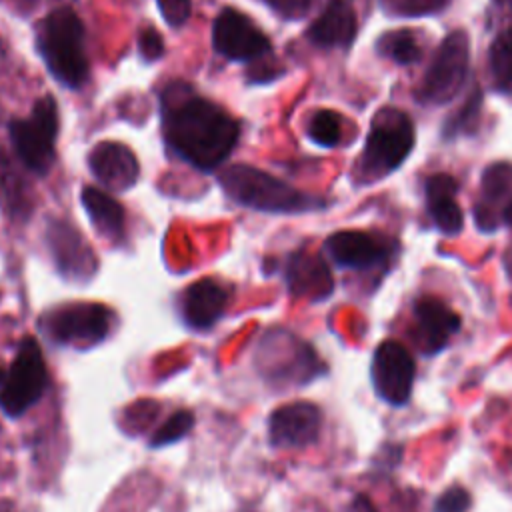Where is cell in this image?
I'll return each instance as SVG.
<instances>
[{
    "mask_svg": "<svg viewBox=\"0 0 512 512\" xmlns=\"http://www.w3.org/2000/svg\"><path fill=\"white\" fill-rule=\"evenodd\" d=\"M168 146L198 170L218 168L240 136V124L222 106L198 96L192 86L172 82L160 98Z\"/></svg>",
    "mask_w": 512,
    "mask_h": 512,
    "instance_id": "6da1fadb",
    "label": "cell"
},
{
    "mask_svg": "<svg viewBox=\"0 0 512 512\" xmlns=\"http://www.w3.org/2000/svg\"><path fill=\"white\" fill-rule=\"evenodd\" d=\"M36 48L50 74L66 88L78 90L90 74L86 32L70 6L54 8L44 16L36 34Z\"/></svg>",
    "mask_w": 512,
    "mask_h": 512,
    "instance_id": "7a4b0ae2",
    "label": "cell"
},
{
    "mask_svg": "<svg viewBox=\"0 0 512 512\" xmlns=\"http://www.w3.org/2000/svg\"><path fill=\"white\" fill-rule=\"evenodd\" d=\"M218 182L226 196L236 204L260 212L292 214L318 206L316 198L248 164H232L222 168L218 172Z\"/></svg>",
    "mask_w": 512,
    "mask_h": 512,
    "instance_id": "3957f363",
    "label": "cell"
},
{
    "mask_svg": "<svg viewBox=\"0 0 512 512\" xmlns=\"http://www.w3.org/2000/svg\"><path fill=\"white\" fill-rule=\"evenodd\" d=\"M58 126V104L50 94L36 100L30 116L16 118L8 124L14 152L30 172L40 176L50 172Z\"/></svg>",
    "mask_w": 512,
    "mask_h": 512,
    "instance_id": "277c9868",
    "label": "cell"
},
{
    "mask_svg": "<svg viewBox=\"0 0 512 512\" xmlns=\"http://www.w3.org/2000/svg\"><path fill=\"white\" fill-rule=\"evenodd\" d=\"M412 146L414 128L410 118L396 108H384L372 120L360 158V170L368 180L380 178L400 166Z\"/></svg>",
    "mask_w": 512,
    "mask_h": 512,
    "instance_id": "5b68a950",
    "label": "cell"
},
{
    "mask_svg": "<svg viewBox=\"0 0 512 512\" xmlns=\"http://www.w3.org/2000/svg\"><path fill=\"white\" fill-rule=\"evenodd\" d=\"M48 386V370L34 338H24L0 388V408L16 418L32 408Z\"/></svg>",
    "mask_w": 512,
    "mask_h": 512,
    "instance_id": "8992f818",
    "label": "cell"
},
{
    "mask_svg": "<svg viewBox=\"0 0 512 512\" xmlns=\"http://www.w3.org/2000/svg\"><path fill=\"white\" fill-rule=\"evenodd\" d=\"M112 324V310L94 302L64 304L40 318V326L54 342L78 348L102 342L108 336Z\"/></svg>",
    "mask_w": 512,
    "mask_h": 512,
    "instance_id": "52a82bcc",
    "label": "cell"
},
{
    "mask_svg": "<svg viewBox=\"0 0 512 512\" xmlns=\"http://www.w3.org/2000/svg\"><path fill=\"white\" fill-rule=\"evenodd\" d=\"M468 60H470L468 36L462 30L448 34L438 46L432 58V64L424 74V80L420 86V98L428 104L450 102L460 92L466 80Z\"/></svg>",
    "mask_w": 512,
    "mask_h": 512,
    "instance_id": "ba28073f",
    "label": "cell"
},
{
    "mask_svg": "<svg viewBox=\"0 0 512 512\" xmlns=\"http://www.w3.org/2000/svg\"><path fill=\"white\" fill-rule=\"evenodd\" d=\"M212 46L218 54L234 62L260 60L270 52L268 36L240 10L226 6L214 18Z\"/></svg>",
    "mask_w": 512,
    "mask_h": 512,
    "instance_id": "9c48e42d",
    "label": "cell"
},
{
    "mask_svg": "<svg viewBox=\"0 0 512 512\" xmlns=\"http://www.w3.org/2000/svg\"><path fill=\"white\" fill-rule=\"evenodd\" d=\"M416 366L410 352L396 340L378 344L372 358V384L376 394L392 404L402 406L412 394Z\"/></svg>",
    "mask_w": 512,
    "mask_h": 512,
    "instance_id": "30bf717a",
    "label": "cell"
},
{
    "mask_svg": "<svg viewBox=\"0 0 512 512\" xmlns=\"http://www.w3.org/2000/svg\"><path fill=\"white\" fill-rule=\"evenodd\" d=\"M46 246L58 268L68 280H90L98 268L96 254L84 236L66 220L52 218L46 228Z\"/></svg>",
    "mask_w": 512,
    "mask_h": 512,
    "instance_id": "8fae6325",
    "label": "cell"
},
{
    "mask_svg": "<svg viewBox=\"0 0 512 512\" xmlns=\"http://www.w3.org/2000/svg\"><path fill=\"white\" fill-rule=\"evenodd\" d=\"M322 412L312 402H290L276 408L268 420V438L276 448H304L316 442Z\"/></svg>",
    "mask_w": 512,
    "mask_h": 512,
    "instance_id": "7c38bea8",
    "label": "cell"
},
{
    "mask_svg": "<svg viewBox=\"0 0 512 512\" xmlns=\"http://www.w3.org/2000/svg\"><path fill=\"white\" fill-rule=\"evenodd\" d=\"M92 176L112 192H124L138 182L140 164L134 152L120 142H100L88 154Z\"/></svg>",
    "mask_w": 512,
    "mask_h": 512,
    "instance_id": "4fadbf2b",
    "label": "cell"
},
{
    "mask_svg": "<svg viewBox=\"0 0 512 512\" xmlns=\"http://www.w3.org/2000/svg\"><path fill=\"white\" fill-rule=\"evenodd\" d=\"M416 338L424 354H434L446 346L452 334L460 330V316L442 300L424 296L414 304Z\"/></svg>",
    "mask_w": 512,
    "mask_h": 512,
    "instance_id": "5bb4252c",
    "label": "cell"
},
{
    "mask_svg": "<svg viewBox=\"0 0 512 512\" xmlns=\"http://www.w3.org/2000/svg\"><path fill=\"white\" fill-rule=\"evenodd\" d=\"M228 292L212 278H202L190 284L182 294L184 322L194 330H208L226 310Z\"/></svg>",
    "mask_w": 512,
    "mask_h": 512,
    "instance_id": "9a60e30c",
    "label": "cell"
},
{
    "mask_svg": "<svg viewBox=\"0 0 512 512\" xmlns=\"http://www.w3.org/2000/svg\"><path fill=\"white\" fill-rule=\"evenodd\" d=\"M306 34L322 48L348 46L356 36V14L346 0H330Z\"/></svg>",
    "mask_w": 512,
    "mask_h": 512,
    "instance_id": "2e32d148",
    "label": "cell"
},
{
    "mask_svg": "<svg viewBox=\"0 0 512 512\" xmlns=\"http://www.w3.org/2000/svg\"><path fill=\"white\" fill-rule=\"evenodd\" d=\"M324 246L330 258L346 268H368L384 258L382 242L360 230L334 232Z\"/></svg>",
    "mask_w": 512,
    "mask_h": 512,
    "instance_id": "e0dca14e",
    "label": "cell"
},
{
    "mask_svg": "<svg viewBox=\"0 0 512 512\" xmlns=\"http://www.w3.org/2000/svg\"><path fill=\"white\" fill-rule=\"evenodd\" d=\"M0 208L12 222H26L34 210L32 188L4 148H0Z\"/></svg>",
    "mask_w": 512,
    "mask_h": 512,
    "instance_id": "ac0fdd59",
    "label": "cell"
},
{
    "mask_svg": "<svg viewBox=\"0 0 512 512\" xmlns=\"http://www.w3.org/2000/svg\"><path fill=\"white\" fill-rule=\"evenodd\" d=\"M286 280L292 294L310 298H326L334 286L328 266L308 252H296L290 256Z\"/></svg>",
    "mask_w": 512,
    "mask_h": 512,
    "instance_id": "d6986e66",
    "label": "cell"
},
{
    "mask_svg": "<svg viewBox=\"0 0 512 512\" xmlns=\"http://www.w3.org/2000/svg\"><path fill=\"white\" fill-rule=\"evenodd\" d=\"M456 180L448 174H434L426 180V202L432 222L444 234H456L462 228V210L454 200Z\"/></svg>",
    "mask_w": 512,
    "mask_h": 512,
    "instance_id": "ffe728a7",
    "label": "cell"
},
{
    "mask_svg": "<svg viewBox=\"0 0 512 512\" xmlns=\"http://www.w3.org/2000/svg\"><path fill=\"white\" fill-rule=\"evenodd\" d=\"M80 198L98 234L110 240H120L124 236L126 216L122 204H118L110 194L94 186H84Z\"/></svg>",
    "mask_w": 512,
    "mask_h": 512,
    "instance_id": "44dd1931",
    "label": "cell"
},
{
    "mask_svg": "<svg viewBox=\"0 0 512 512\" xmlns=\"http://www.w3.org/2000/svg\"><path fill=\"white\" fill-rule=\"evenodd\" d=\"M490 74L498 90L512 94V28L500 32L488 52Z\"/></svg>",
    "mask_w": 512,
    "mask_h": 512,
    "instance_id": "7402d4cb",
    "label": "cell"
},
{
    "mask_svg": "<svg viewBox=\"0 0 512 512\" xmlns=\"http://www.w3.org/2000/svg\"><path fill=\"white\" fill-rule=\"evenodd\" d=\"M378 50L398 64H412L420 60V54H422L414 34L408 30H396V32L384 34L378 40Z\"/></svg>",
    "mask_w": 512,
    "mask_h": 512,
    "instance_id": "603a6c76",
    "label": "cell"
},
{
    "mask_svg": "<svg viewBox=\"0 0 512 512\" xmlns=\"http://www.w3.org/2000/svg\"><path fill=\"white\" fill-rule=\"evenodd\" d=\"M308 136L312 142L324 148H332L340 142L342 136V120L332 110H318L312 114L308 122Z\"/></svg>",
    "mask_w": 512,
    "mask_h": 512,
    "instance_id": "cb8c5ba5",
    "label": "cell"
},
{
    "mask_svg": "<svg viewBox=\"0 0 512 512\" xmlns=\"http://www.w3.org/2000/svg\"><path fill=\"white\" fill-rule=\"evenodd\" d=\"M192 426H194V414L190 410H178L154 432L150 446L160 448L166 444H174L182 440L192 430Z\"/></svg>",
    "mask_w": 512,
    "mask_h": 512,
    "instance_id": "d4e9b609",
    "label": "cell"
},
{
    "mask_svg": "<svg viewBox=\"0 0 512 512\" xmlns=\"http://www.w3.org/2000/svg\"><path fill=\"white\" fill-rule=\"evenodd\" d=\"M512 186V166L510 164H492L482 176V196L488 202L500 200L506 190Z\"/></svg>",
    "mask_w": 512,
    "mask_h": 512,
    "instance_id": "484cf974",
    "label": "cell"
},
{
    "mask_svg": "<svg viewBox=\"0 0 512 512\" xmlns=\"http://www.w3.org/2000/svg\"><path fill=\"white\" fill-rule=\"evenodd\" d=\"M380 6L392 16H426L440 12L448 0H378Z\"/></svg>",
    "mask_w": 512,
    "mask_h": 512,
    "instance_id": "4316f807",
    "label": "cell"
},
{
    "mask_svg": "<svg viewBox=\"0 0 512 512\" xmlns=\"http://www.w3.org/2000/svg\"><path fill=\"white\" fill-rule=\"evenodd\" d=\"M470 494L462 486H450L448 490L442 492L438 498L434 510L436 512H466L470 508Z\"/></svg>",
    "mask_w": 512,
    "mask_h": 512,
    "instance_id": "83f0119b",
    "label": "cell"
},
{
    "mask_svg": "<svg viewBox=\"0 0 512 512\" xmlns=\"http://www.w3.org/2000/svg\"><path fill=\"white\" fill-rule=\"evenodd\" d=\"M156 4L160 8L162 18L174 28L186 24L192 12L190 0H156Z\"/></svg>",
    "mask_w": 512,
    "mask_h": 512,
    "instance_id": "f1b7e54d",
    "label": "cell"
},
{
    "mask_svg": "<svg viewBox=\"0 0 512 512\" xmlns=\"http://www.w3.org/2000/svg\"><path fill=\"white\" fill-rule=\"evenodd\" d=\"M138 52L148 62L158 60L164 54V40H162V36L156 28L148 26V28L140 30V34H138Z\"/></svg>",
    "mask_w": 512,
    "mask_h": 512,
    "instance_id": "f546056e",
    "label": "cell"
},
{
    "mask_svg": "<svg viewBox=\"0 0 512 512\" xmlns=\"http://www.w3.org/2000/svg\"><path fill=\"white\" fill-rule=\"evenodd\" d=\"M480 102H482L480 92H474L472 98L468 100V104L458 112V116L452 118V122H450V134H454V132H458V130H468L470 124H476Z\"/></svg>",
    "mask_w": 512,
    "mask_h": 512,
    "instance_id": "4dcf8cb0",
    "label": "cell"
},
{
    "mask_svg": "<svg viewBox=\"0 0 512 512\" xmlns=\"http://www.w3.org/2000/svg\"><path fill=\"white\" fill-rule=\"evenodd\" d=\"M264 2L276 14L284 16V18H290V20H296V18H302L308 12L312 0H264Z\"/></svg>",
    "mask_w": 512,
    "mask_h": 512,
    "instance_id": "1f68e13d",
    "label": "cell"
},
{
    "mask_svg": "<svg viewBox=\"0 0 512 512\" xmlns=\"http://www.w3.org/2000/svg\"><path fill=\"white\" fill-rule=\"evenodd\" d=\"M8 10H12L18 16H28L36 10L40 0H0Z\"/></svg>",
    "mask_w": 512,
    "mask_h": 512,
    "instance_id": "d6a6232c",
    "label": "cell"
},
{
    "mask_svg": "<svg viewBox=\"0 0 512 512\" xmlns=\"http://www.w3.org/2000/svg\"><path fill=\"white\" fill-rule=\"evenodd\" d=\"M350 512H376V510L372 508V504H370L366 498L358 496V498H354Z\"/></svg>",
    "mask_w": 512,
    "mask_h": 512,
    "instance_id": "836d02e7",
    "label": "cell"
},
{
    "mask_svg": "<svg viewBox=\"0 0 512 512\" xmlns=\"http://www.w3.org/2000/svg\"><path fill=\"white\" fill-rule=\"evenodd\" d=\"M502 218H504V222L512 228V198H510V202L504 206V212H502Z\"/></svg>",
    "mask_w": 512,
    "mask_h": 512,
    "instance_id": "e575fe53",
    "label": "cell"
},
{
    "mask_svg": "<svg viewBox=\"0 0 512 512\" xmlns=\"http://www.w3.org/2000/svg\"><path fill=\"white\" fill-rule=\"evenodd\" d=\"M506 270H508V274H510V278H512V248L508 250V254H506Z\"/></svg>",
    "mask_w": 512,
    "mask_h": 512,
    "instance_id": "d590c367",
    "label": "cell"
},
{
    "mask_svg": "<svg viewBox=\"0 0 512 512\" xmlns=\"http://www.w3.org/2000/svg\"><path fill=\"white\" fill-rule=\"evenodd\" d=\"M4 380H6V370H2V368H0V388H2Z\"/></svg>",
    "mask_w": 512,
    "mask_h": 512,
    "instance_id": "8d00e7d4",
    "label": "cell"
},
{
    "mask_svg": "<svg viewBox=\"0 0 512 512\" xmlns=\"http://www.w3.org/2000/svg\"><path fill=\"white\" fill-rule=\"evenodd\" d=\"M0 512H10L6 506H0Z\"/></svg>",
    "mask_w": 512,
    "mask_h": 512,
    "instance_id": "74e56055",
    "label": "cell"
},
{
    "mask_svg": "<svg viewBox=\"0 0 512 512\" xmlns=\"http://www.w3.org/2000/svg\"><path fill=\"white\" fill-rule=\"evenodd\" d=\"M510 4H512V0H510Z\"/></svg>",
    "mask_w": 512,
    "mask_h": 512,
    "instance_id": "f35d334b",
    "label": "cell"
}]
</instances>
